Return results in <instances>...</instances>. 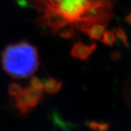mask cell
Returning a JSON list of instances; mask_svg holds the SVG:
<instances>
[{
	"label": "cell",
	"instance_id": "obj_1",
	"mask_svg": "<svg viewBox=\"0 0 131 131\" xmlns=\"http://www.w3.org/2000/svg\"><path fill=\"white\" fill-rule=\"evenodd\" d=\"M41 15L37 23L54 35L71 39L77 30L86 33L95 24L107 25L112 18L108 0H28Z\"/></svg>",
	"mask_w": 131,
	"mask_h": 131
},
{
	"label": "cell",
	"instance_id": "obj_2",
	"mask_svg": "<svg viewBox=\"0 0 131 131\" xmlns=\"http://www.w3.org/2000/svg\"><path fill=\"white\" fill-rule=\"evenodd\" d=\"M2 65L13 78H27L37 70L39 65L37 49L25 41L9 45L2 53Z\"/></svg>",
	"mask_w": 131,
	"mask_h": 131
},
{
	"label": "cell",
	"instance_id": "obj_3",
	"mask_svg": "<svg viewBox=\"0 0 131 131\" xmlns=\"http://www.w3.org/2000/svg\"><path fill=\"white\" fill-rule=\"evenodd\" d=\"M43 96L42 90L35 89L32 87L26 88L21 93L13 98L15 101L14 107L19 115L24 116L34 109L40 103Z\"/></svg>",
	"mask_w": 131,
	"mask_h": 131
},
{
	"label": "cell",
	"instance_id": "obj_4",
	"mask_svg": "<svg viewBox=\"0 0 131 131\" xmlns=\"http://www.w3.org/2000/svg\"><path fill=\"white\" fill-rule=\"evenodd\" d=\"M96 50V45L93 43L91 45H85L82 42H77L71 48V56L80 60H88L92 53Z\"/></svg>",
	"mask_w": 131,
	"mask_h": 131
},
{
	"label": "cell",
	"instance_id": "obj_5",
	"mask_svg": "<svg viewBox=\"0 0 131 131\" xmlns=\"http://www.w3.org/2000/svg\"><path fill=\"white\" fill-rule=\"evenodd\" d=\"M107 25L103 24H95L90 26L87 30L86 34L92 40H99L101 39L103 33L106 31Z\"/></svg>",
	"mask_w": 131,
	"mask_h": 131
},
{
	"label": "cell",
	"instance_id": "obj_6",
	"mask_svg": "<svg viewBox=\"0 0 131 131\" xmlns=\"http://www.w3.org/2000/svg\"><path fill=\"white\" fill-rule=\"evenodd\" d=\"M62 85L63 83L61 81H58L54 78H49L45 82V83H43V89L47 93L55 94L61 90Z\"/></svg>",
	"mask_w": 131,
	"mask_h": 131
},
{
	"label": "cell",
	"instance_id": "obj_7",
	"mask_svg": "<svg viewBox=\"0 0 131 131\" xmlns=\"http://www.w3.org/2000/svg\"><path fill=\"white\" fill-rule=\"evenodd\" d=\"M117 41V37L114 34V31H105L103 33V36L101 37V42L103 44L112 46Z\"/></svg>",
	"mask_w": 131,
	"mask_h": 131
},
{
	"label": "cell",
	"instance_id": "obj_8",
	"mask_svg": "<svg viewBox=\"0 0 131 131\" xmlns=\"http://www.w3.org/2000/svg\"><path fill=\"white\" fill-rule=\"evenodd\" d=\"M22 90H23L22 87L17 83L11 84L8 88V93H9V95L13 98L17 97L18 95L21 93Z\"/></svg>",
	"mask_w": 131,
	"mask_h": 131
},
{
	"label": "cell",
	"instance_id": "obj_9",
	"mask_svg": "<svg viewBox=\"0 0 131 131\" xmlns=\"http://www.w3.org/2000/svg\"><path fill=\"white\" fill-rule=\"evenodd\" d=\"M88 126L93 130H105L108 127V125L106 123H100L95 121H91L88 122Z\"/></svg>",
	"mask_w": 131,
	"mask_h": 131
},
{
	"label": "cell",
	"instance_id": "obj_10",
	"mask_svg": "<svg viewBox=\"0 0 131 131\" xmlns=\"http://www.w3.org/2000/svg\"><path fill=\"white\" fill-rule=\"evenodd\" d=\"M114 34L116 36L117 39H119V40H121L126 46H127V38L125 32L124 31V30L121 28H118L117 29L114 30Z\"/></svg>",
	"mask_w": 131,
	"mask_h": 131
},
{
	"label": "cell",
	"instance_id": "obj_11",
	"mask_svg": "<svg viewBox=\"0 0 131 131\" xmlns=\"http://www.w3.org/2000/svg\"><path fill=\"white\" fill-rule=\"evenodd\" d=\"M30 83H31V87L35 89L43 90V83L37 77H33L30 81Z\"/></svg>",
	"mask_w": 131,
	"mask_h": 131
},
{
	"label": "cell",
	"instance_id": "obj_12",
	"mask_svg": "<svg viewBox=\"0 0 131 131\" xmlns=\"http://www.w3.org/2000/svg\"><path fill=\"white\" fill-rule=\"evenodd\" d=\"M125 20H126V22L127 24L131 25V13L127 15L126 18H125Z\"/></svg>",
	"mask_w": 131,
	"mask_h": 131
}]
</instances>
